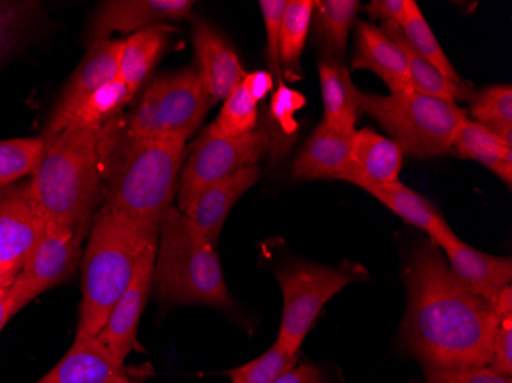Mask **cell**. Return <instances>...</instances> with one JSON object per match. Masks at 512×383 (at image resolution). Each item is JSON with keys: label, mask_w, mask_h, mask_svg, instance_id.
Segmentation results:
<instances>
[{"label": "cell", "mask_w": 512, "mask_h": 383, "mask_svg": "<svg viewBox=\"0 0 512 383\" xmlns=\"http://www.w3.org/2000/svg\"><path fill=\"white\" fill-rule=\"evenodd\" d=\"M407 311L401 327L405 351L424 368L490 367L502 316L474 295L451 270L430 238L411 250L404 272Z\"/></svg>", "instance_id": "cell-1"}, {"label": "cell", "mask_w": 512, "mask_h": 383, "mask_svg": "<svg viewBox=\"0 0 512 383\" xmlns=\"http://www.w3.org/2000/svg\"><path fill=\"white\" fill-rule=\"evenodd\" d=\"M102 129H66L42 137L45 151L30 186L46 224L88 232L102 190Z\"/></svg>", "instance_id": "cell-2"}, {"label": "cell", "mask_w": 512, "mask_h": 383, "mask_svg": "<svg viewBox=\"0 0 512 383\" xmlns=\"http://www.w3.org/2000/svg\"><path fill=\"white\" fill-rule=\"evenodd\" d=\"M160 226H145L123 213L102 206L92 217L82 266V301L77 333L96 336L112 308L134 278L138 258L149 236Z\"/></svg>", "instance_id": "cell-3"}, {"label": "cell", "mask_w": 512, "mask_h": 383, "mask_svg": "<svg viewBox=\"0 0 512 383\" xmlns=\"http://www.w3.org/2000/svg\"><path fill=\"white\" fill-rule=\"evenodd\" d=\"M152 287L157 298L169 304L235 311L217 247L174 206L160 221Z\"/></svg>", "instance_id": "cell-4"}, {"label": "cell", "mask_w": 512, "mask_h": 383, "mask_svg": "<svg viewBox=\"0 0 512 383\" xmlns=\"http://www.w3.org/2000/svg\"><path fill=\"white\" fill-rule=\"evenodd\" d=\"M184 138L126 141L105 189V203L145 226H160L172 207L186 158Z\"/></svg>", "instance_id": "cell-5"}, {"label": "cell", "mask_w": 512, "mask_h": 383, "mask_svg": "<svg viewBox=\"0 0 512 383\" xmlns=\"http://www.w3.org/2000/svg\"><path fill=\"white\" fill-rule=\"evenodd\" d=\"M359 105L404 154L424 160L450 154L457 131L468 118L467 111L456 103L414 91L390 95L359 92Z\"/></svg>", "instance_id": "cell-6"}, {"label": "cell", "mask_w": 512, "mask_h": 383, "mask_svg": "<svg viewBox=\"0 0 512 383\" xmlns=\"http://www.w3.org/2000/svg\"><path fill=\"white\" fill-rule=\"evenodd\" d=\"M367 278V270L355 262H344L338 267L292 262L281 267L276 279L283 293V318L276 344L298 354L324 305L348 284Z\"/></svg>", "instance_id": "cell-7"}, {"label": "cell", "mask_w": 512, "mask_h": 383, "mask_svg": "<svg viewBox=\"0 0 512 383\" xmlns=\"http://www.w3.org/2000/svg\"><path fill=\"white\" fill-rule=\"evenodd\" d=\"M211 106L194 66L157 77L143 92L129 118L126 140H188L200 128Z\"/></svg>", "instance_id": "cell-8"}, {"label": "cell", "mask_w": 512, "mask_h": 383, "mask_svg": "<svg viewBox=\"0 0 512 383\" xmlns=\"http://www.w3.org/2000/svg\"><path fill=\"white\" fill-rule=\"evenodd\" d=\"M269 145V135L264 128L234 138L209 137L203 132L192 145L191 154L181 169L177 209L181 212L212 184L260 163L261 158L269 154Z\"/></svg>", "instance_id": "cell-9"}, {"label": "cell", "mask_w": 512, "mask_h": 383, "mask_svg": "<svg viewBox=\"0 0 512 383\" xmlns=\"http://www.w3.org/2000/svg\"><path fill=\"white\" fill-rule=\"evenodd\" d=\"M86 233L46 224L39 246L22 267L10 287L13 316L37 296L65 282L82 259Z\"/></svg>", "instance_id": "cell-10"}, {"label": "cell", "mask_w": 512, "mask_h": 383, "mask_svg": "<svg viewBox=\"0 0 512 383\" xmlns=\"http://www.w3.org/2000/svg\"><path fill=\"white\" fill-rule=\"evenodd\" d=\"M45 227L31 195L30 178L0 187V266L19 275L39 246Z\"/></svg>", "instance_id": "cell-11"}, {"label": "cell", "mask_w": 512, "mask_h": 383, "mask_svg": "<svg viewBox=\"0 0 512 383\" xmlns=\"http://www.w3.org/2000/svg\"><path fill=\"white\" fill-rule=\"evenodd\" d=\"M158 233L149 236L138 258L137 269L128 289L112 308L108 321L96 334L100 344L125 364L126 357L137 341L138 324L154 284L155 258H157Z\"/></svg>", "instance_id": "cell-12"}, {"label": "cell", "mask_w": 512, "mask_h": 383, "mask_svg": "<svg viewBox=\"0 0 512 383\" xmlns=\"http://www.w3.org/2000/svg\"><path fill=\"white\" fill-rule=\"evenodd\" d=\"M123 42L125 40L108 39L89 43L88 51H86L82 62L63 86L62 94H60L56 106L48 117L45 129H43V138L56 135L62 123L65 122V118L77 106L82 105L97 89L108 85L119 77Z\"/></svg>", "instance_id": "cell-13"}, {"label": "cell", "mask_w": 512, "mask_h": 383, "mask_svg": "<svg viewBox=\"0 0 512 383\" xmlns=\"http://www.w3.org/2000/svg\"><path fill=\"white\" fill-rule=\"evenodd\" d=\"M431 241L444 252L451 270L474 295L496 305L502 293L511 287L512 261L509 256L503 258L480 252L463 243L451 227L437 233Z\"/></svg>", "instance_id": "cell-14"}, {"label": "cell", "mask_w": 512, "mask_h": 383, "mask_svg": "<svg viewBox=\"0 0 512 383\" xmlns=\"http://www.w3.org/2000/svg\"><path fill=\"white\" fill-rule=\"evenodd\" d=\"M194 0H108L100 2L89 30V43L114 33H137L191 17Z\"/></svg>", "instance_id": "cell-15"}, {"label": "cell", "mask_w": 512, "mask_h": 383, "mask_svg": "<svg viewBox=\"0 0 512 383\" xmlns=\"http://www.w3.org/2000/svg\"><path fill=\"white\" fill-rule=\"evenodd\" d=\"M197 73L212 105L224 102L246 77L240 57L221 31L206 20L195 19L192 28Z\"/></svg>", "instance_id": "cell-16"}, {"label": "cell", "mask_w": 512, "mask_h": 383, "mask_svg": "<svg viewBox=\"0 0 512 383\" xmlns=\"http://www.w3.org/2000/svg\"><path fill=\"white\" fill-rule=\"evenodd\" d=\"M261 175L258 164L244 167L232 177L207 187L181 213L209 239L212 246L217 247L230 210L250 187L261 180Z\"/></svg>", "instance_id": "cell-17"}, {"label": "cell", "mask_w": 512, "mask_h": 383, "mask_svg": "<svg viewBox=\"0 0 512 383\" xmlns=\"http://www.w3.org/2000/svg\"><path fill=\"white\" fill-rule=\"evenodd\" d=\"M355 53L352 68L368 69L375 73L391 92H407L411 89L407 57L398 42H394L381 27L371 22L356 23Z\"/></svg>", "instance_id": "cell-18"}, {"label": "cell", "mask_w": 512, "mask_h": 383, "mask_svg": "<svg viewBox=\"0 0 512 383\" xmlns=\"http://www.w3.org/2000/svg\"><path fill=\"white\" fill-rule=\"evenodd\" d=\"M37 383H131L125 364L117 361L96 336L76 334L68 353Z\"/></svg>", "instance_id": "cell-19"}, {"label": "cell", "mask_w": 512, "mask_h": 383, "mask_svg": "<svg viewBox=\"0 0 512 383\" xmlns=\"http://www.w3.org/2000/svg\"><path fill=\"white\" fill-rule=\"evenodd\" d=\"M353 134L355 132H345L319 123L293 161V177L296 180H347Z\"/></svg>", "instance_id": "cell-20"}, {"label": "cell", "mask_w": 512, "mask_h": 383, "mask_svg": "<svg viewBox=\"0 0 512 383\" xmlns=\"http://www.w3.org/2000/svg\"><path fill=\"white\" fill-rule=\"evenodd\" d=\"M404 152L391 138L370 128L355 131L350 148L348 183L358 187L382 186L399 181Z\"/></svg>", "instance_id": "cell-21"}, {"label": "cell", "mask_w": 512, "mask_h": 383, "mask_svg": "<svg viewBox=\"0 0 512 383\" xmlns=\"http://www.w3.org/2000/svg\"><path fill=\"white\" fill-rule=\"evenodd\" d=\"M321 82L322 103H324V125L355 132L361 117L358 88L353 85L350 71L344 62L322 56L318 63Z\"/></svg>", "instance_id": "cell-22"}, {"label": "cell", "mask_w": 512, "mask_h": 383, "mask_svg": "<svg viewBox=\"0 0 512 383\" xmlns=\"http://www.w3.org/2000/svg\"><path fill=\"white\" fill-rule=\"evenodd\" d=\"M385 34L398 42L407 57L408 73H410L411 89L417 94L427 95L433 99L445 100L450 103H473L477 91L467 83H454L440 73L436 66L431 65L421 54L413 50L398 25H382Z\"/></svg>", "instance_id": "cell-23"}, {"label": "cell", "mask_w": 512, "mask_h": 383, "mask_svg": "<svg viewBox=\"0 0 512 383\" xmlns=\"http://www.w3.org/2000/svg\"><path fill=\"white\" fill-rule=\"evenodd\" d=\"M451 152L463 160L477 161L488 167L511 189L512 145H508L496 132L467 118L457 131Z\"/></svg>", "instance_id": "cell-24"}, {"label": "cell", "mask_w": 512, "mask_h": 383, "mask_svg": "<svg viewBox=\"0 0 512 383\" xmlns=\"http://www.w3.org/2000/svg\"><path fill=\"white\" fill-rule=\"evenodd\" d=\"M171 31H174V28L169 25H154L131 34L123 42L119 77L128 86L132 95L145 83L165 53Z\"/></svg>", "instance_id": "cell-25"}, {"label": "cell", "mask_w": 512, "mask_h": 383, "mask_svg": "<svg viewBox=\"0 0 512 383\" xmlns=\"http://www.w3.org/2000/svg\"><path fill=\"white\" fill-rule=\"evenodd\" d=\"M361 4L358 0H316L313 2L312 23L316 42L324 56L344 62L350 30L356 23Z\"/></svg>", "instance_id": "cell-26"}, {"label": "cell", "mask_w": 512, "mask_h": 383, "mask_svg": "<svg viewBox=\"0 0 512 383\" xmlns=\"http://www.w3.org/2000/svg\"><path fill=\"white\" fill-rule=\"evenodd\" d=\"M362 189L373 195L376 200L381 201L385 207L396 213L405 223L424 230L430 239L450 227L445 218L437 212L436 207L427 198L417 194L413 189L402 184L401 181L382 184V186H364Z\"/></svg>", "instance_id": "cell-27"}, {"label": "cell", "mask_w": 512, "mask_h": 383, "mask_svg": "<svg viewBox=\"0 0 512 383\" xmlns=\"http://www.w3.org/2000/svg\"><path fill=\"white\" fill-rule=\"evenodd\" d=\"M132 97L134 95L131 94L128 86L120 77H117L108 85L102 86L94 94L89 95L82 105L77 106L65 118V122L62 123L57 134L66 129L103 128V125L112 122L123 111V108L131 102Z\"/></svg>", "instance_id": "cell-28"}, {"label": "cell", "mask_w": 512, "mask_h": 383, "mask_svg": "<svg viewBox=\"0 0 512 383\" xmlns=\"http://www.w3.org/2000/svg\"><path fill=\"white\" fill-rule=\"evenodd\" d=\"M312 13L313 0H290L281 23L279 62L283 76L292 82L301 79V57L310 33Z\"/></svg>", "instance_id": "cell-29"}, {"label": "cell", "mask_w": 512, "mask_h": 383, "mask_svg": "<svg viewBox=\"0 0 512 383\" xmlns=\"http://www.w3.org/2000/svg\"><path fill=\"white\" fill-rule=\"evenodd\" d=\"M306 105V95L289 88L286 83L273 91L270 99L269 126L264 128L269 135V154H272L273 158L284 157L292 148L299 129L296 114Z\"/></svg>", "instance_id": "cell-30"}, {"label": "cell", "mask_w": 512, "mask_h": 383, "mask_svg": "<svg viewBox=\"0 0 512 383\" xmlns=\"http://www.w3.org/2000/svg\"><path fill=\"white\" fill-rule=\"evenodd\" d=\"M399 28H401L402 34H404L408 43L413 46V50L421 54L431 65L436 66L447 79L454 83H460V85L467 83V80H463L460 74L457 73L456 68L451 65L447 54L439 45V40L436 39L433 30L428 25L424 13L414 0H411L410 7H408L407 14H405Z\"/></svg>", "instance_id": "cell-31"}, {"label": "cell", "mask_w": 512, "mask_h": 383, "mask_svg": "<svg viewBox=\"0 0 512 383\" xmlns=\"http://www.w3.org/2000/svg\"><path fill=\"white\" fill-rule=\"evenodd\" d=\"M468 120L491 129L508 145H512L511 85L488 86L477 92L470 106Z\"/></svg>", "instance_id": "cell-32"}, {"label": "cell", "mask_w": 512, "mask_h": 383, "mask_svg": "<svg viewBox=\"0 0 512 383\" xmlns=\"http://www.w3.org/2000/svg\"><path fill=\"white\" fill-rule=\"evenodd\" d=\"M45 151L42 137L0 140V187L30 178Z\"/></svg>", "instance_id": "cell-33"}, {"label": "cell", "mask_w": 512, "mask_h": 383, "mask_svg": "<svg viewBox=\"0 0 512 383\" xmlns=\"http://www.w3.org/2000/svg\"><path fill=\"white\" fill-rule=\"evenodd\" d=\"M258 117V103L240 85L224 100L220 114L204 129V134L217 138L241 137L256 129Z\"/></svg>", "instance_id": "cell-34"}, {"label": "cell", "mask_w": 512, "mask_h": 383, "mask_svg": "<svg viewBox=\"0 0 512 383\" xmlns=\"http://www.w3.org/2000/svg\"><path fill=\"white\" fill-rule=\"evenodd\" d=\"M40 4L0 0V60L16 53L36 22Z\"/></svg>", "instance_id": "cell-35"}, {"label": "cell", "mask_w": 512, "mask_h": 383, "mask_svg": "<svg viewBox=\"0 0 512 383\" xmlns=\"http://www.w3.org/2000/svg\"><path fill=\"white\" fill-rule=\"evenodd\" d=\"M298 364V354L289 353L281 345L273 344L266 353L249 364L226 371L230 383H275Z\"/></svg>", "instance_id": "cell-36"}, {"label": "cell", "mask_w": 512, "mask_h": 383, "mask_svg": "<svg viewBox=\"0 0 512 383\" xmlns=\"http://www.w3.org/2000/svg\"><path fill=\"white\" fill-rule=\"evenodd\" d=\"M287 4H289V0H261L258 4L263 13L264 25H266L269 73L278 82V86L284 83L283 69L279 62V39H281V23H283Z\"/></svg>", "instance_id": "cell-37"}, {"label": "cell", "mask_w": 512, "mask_h": 383, "mask_svg": "<svg viewBox=\"0 0 512 383\" xmlns=\"http://www.w3.org/2000/svg\"><path fill=\"white\" fill-rule=\"evenodd\" d=\"M427 383H512V376L497 373L491 367L425 368Z\"/></svg>", "instance_id": "cell-38"}, {"label": "cell", "mask_w": 512, "mask_h": 383, "mask_svg": "<svg viewBox=\"0 0 512 383\" xmlns=\"http://www.w3.org/2000/svg\"><path fill=\"white\" fill-rule=\"evenodd\" d=\"M497 373L512 376V315L500 321L493 345V362L490 365Z\"/></svg>", "instance_id": "cell-39"}, {"label": "cell", "mask_w": 512, "mask_h": 383, "mask_svg": "<svg viewBox=\"0 0 512 383\" xmlns=\"http://www.w3.org/2000/svg\"><path fill=\"white\" fill-rule=\"evenodd\" d=\"M411 0H373L365 8L368 16L373 20H381L382 25H398L407 14Z\"/></svg>", "instance_id": "cell-40"}, {"label": "cell", "mask_w": 512, "mask_h": 383, "mask_svg": "<svg viewBox=\"0 0 512 383\" xmlns=\"http://www.w3.org/2000/svg\"><path fill=\"white\" fill-rule=\"evenodd\" d=\"M275 79L269 71H255V73L246 74L244 77L243 86L247 94L255 100L256 103L263 102L267 95L273 91Z\"/></svg>", "instance_id": "cell-41"}, {"label": "cell", "mask_w": 512, "mask_h": 383, "mask_svg": "<svg viewBox=\"0 0 512 383\" xmlns=\"http://www.w3.org/2000/svg\"><path fill=\"white\" fill-rule=\"evenodd\" d=\"M275 383H322V374L312 365H299L279 377Z\"/></svg>", "instance_id": "cell-42"}, {"label": "cell", "mask_w": 512, "mask_h": 383, "mask_svg": "<svg viewBox=\"0 0 512 383\" xmlns=\"http://www.w3.org/2000/svg\"><path fill=\"white\" fill-rule=\"evenodd\" d=\"M13 318L10 302V287L0 290V331L4 330L8 321Z\"/></svg>", "instance_id": "cell-43"}, {"label": "cell", "mask_w": 512, "mask_h": 383, "mask_svg": "<svg viewBox=\"0 0 512 383\" xmlns=\"http://www.w3.org/2000/svg\"><path fill=\"white\" fill-rule=\"evenodd\" d=\"M14 279H16V276H14L13 273L8 272V270H5L4 267L0 266V290L11 287Z\"/></svg>", "instance_id": "cell-44"}, {"label": "cell", "mask_w": 512, "mask_h": 383, "mask_svg": "<svg viewBox=\"0 0 512 383\" xmlns=\"http://www.w3.org/2000/svg\"><path fill=\"white\" fill-rule=\"evenodd\" d=\"M132 383V382H131Z\"/></svg>", "instance_id": "cell-45"}]
</instances>
